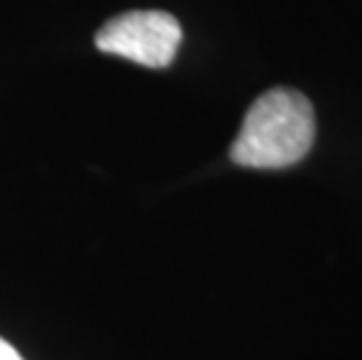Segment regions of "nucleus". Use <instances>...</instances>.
Masks as SVG:
<instances>
[{"label":"nucleus","instance_id":"nucleus-1","mask_svg":"<svg viewBox=\"0 0 362 360\" xmlns=\"http://www.w3.org/2000/svg\"><path fill=\"white\" fill-rule=\"evenodd\" d=\"M315 141V112L302 91L276 87L245 112L232 162L248 168H288L309 155Z\"/></svg>","mask_w":362,"mask_h":360},{"label":"nucleus","instance_id":"nucleus-2","mask_svg":"<svg viewBox=\"0 0 362 360\" xmlns=\"http://www.w3.org/2000/svg\"><path fill=\"white\" fill-rule=\"evenodd\" d=\"M182 42L178 19L161 10H131L107 19L96 33V47L105 54L136 61L148 68L173 64Z\"/></svg>","mask_w":362,"mask_h":360},{"label":"nucleus","instance_id":"nucleus-3","mask_svg":"<svg viewBox=\"0 0 362 360\" xmlns=\"http://www.w3.org/2000/svg\"><path fill=\"white\" fill-rule=\"evenodd\" d=\"M0 360H24V358H21V354L10 342H5L3 337H0Z\"/></svg>","mask_w":362,"mask_h":360}]
</instances>
